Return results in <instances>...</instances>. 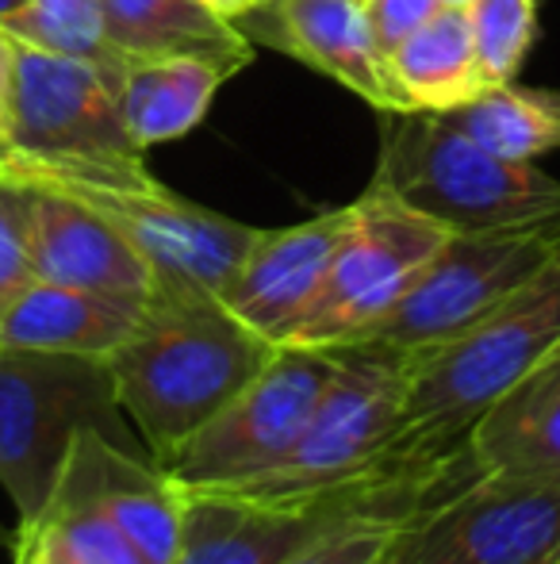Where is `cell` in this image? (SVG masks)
I'll use <instances>...</instances> for the list:
<instances>
[{
  "label": "cell",
  "mask_w": 560,
  "mask_h": 564,
  "mask_svg": "<svg viewBox=\"0 0 560 564\" xmlns=\"http://www.w3.org/2000/svg\"><path fill=\"white\" fill-rule=\"evenodd\" d=\"M407 411V349L388 341H350L334 346V372L315 403L311 419L299 431L277 465L257 480L234 488V496L265 503H327L338 496L388 488L407 476L433 473L472 449L441 460L407 457L404 438Z\"/></svg>",
  "instance_id": "obj_1"
},
{
  "label": "cell",
  "mask_w": 560,
  "mask_h": 564,
  "mask_svg": "<svg viewBox=\"0 0 560 564\" xmlns=\"http://www.w3.org/2000/svg\"><path fill=\"white\" fill-rule=\"evenodd\" d=\"M273 354L277 341L234 319L219 296H154L108 369L128 423L162 460L227 408Z\"/></svg>",
  "instance_id": "obj_2"
},
{
  "label": "cell",
  "mask_w": 560,
  "mask_h": 564,
  "mask_svg": "<svg viewBox=\"0 0 560 564\" xmlns=\"http://www.w3.org/2000/svg\"><path fill=\"white\" fill-rule=\"evenodd\" d=\"M560 346V253L457 338L407 354L404 446L415 460L469 449V434Z\"/></svg>",
  "instance_id": "obj_3"
},
{
  "label": "cell",
  "mask_w": 560,
  "mask_h": 564,
  "mask_svg": "<svg viewBox=\"0 0 560 564\" xmlns=\"http://www.w3.org/2000/svg\"><path fill=\"white\" fill-rule=\"evenodd\" d=\"M0 173L28 185L58 188L120 227L154 269L157 296H223L262 238V227L219 216L165 188L146 162L23 158L4 147Z\"/></svg>",
  "instance_id": "obj_4"
},
{
  "label": "cell",
  "mask_w": 560,
  "mask_h": 564,
  "mask_svg": "<svg viewBox=\"0 0 560 564\" xmlns=\"http://www.w3.org/2000/svg\"><path fill=\"white\" fill-rule=\"evenodd\" d=\"M373 188L453 235L541 224L560 216V181L538 162H507L441 112H381Z\"/></svg>",
  "instance_id": "obj_5"
},
{
  "label": "cell",
  "mask_w": 560,
  "mask_h": 564,
  "mask_svg": "<svg viewBox=\"0 0 560 564\" xmlns=\"http://www.w3.org/2000/svg\"><path fill=\"white\" fill-rule=\"evenodd\" d=\"M81 431L135 446L105 357L0 346V488L15 527L46 511Z\"/></svg>",
  "instance_id": "obj_6"
},
{
  "label": "cell",
  "mask_w": 560,
  "mask_h": 564,
  "mask_svg": "<svg viewBox=\"0 0 560 564\" xmlns=\"http://www.w3.org/2000/svg\"><path fill=\"white\" fill-rule=\"evenodd\" d=\"M476 473L480 465L469 453L453 465L407 476L388 488L304 507L265 503L234 491H185V527L173 564H288L345 522L384 519L404 527Z\"/></svg>",
  "instance_id": "obj_7"
},
{
  "label": "cell",
  "mask_w": 560,
  "mask_h": 564,
  "mask_svg": "<svg viewBox=\"0 0 560 564\" xmlns=\"http://www.w3.org/2000/svg\"><path fill=\"white\" fill-rule=\"evenodd\" d=\"M449 235V227L369 185L353 200V224L288 341L315 349L365 341L419 281Z\"/></svg>",
  "instance_id": "obj_8"
},
{
  "label": "cell",
  "mask_w": 560,
  "mask_h": 564,
  "mask_svg": "<svg viewBox=\"0 0 560 564\" xmlns=\"http://www.w3.org/2000/svg\"><path fill=\"white\" fill-rule=\"evenodd\" d=\"M330 372L334 349L284 341L227 408L157 465L180 491H234L257 480L296 446Z\"/></svg>",
  "instance_id": "obj_9"
},
{
  "label": "cell",
  "mask_w": 560,
  "mask_h": 564,
  "mask_svg": "<svg viewBox=\"0 0 560 564\" xmlns=\"http://www.w3.org/2000/svg\"><path fill=\"white\" fill-rule=\"evenodd\" d=\"M560 253V216L541 224L449 235L446 246L365 341L430 349L457 338L541 273Z\"/></svg>",
  "instance_id": "obj_10"
},
{
  "label": "cell",
  "mask_w": 560,
  "mask_h": 564,
  "mask_svg": "<svg viewBox=\"0 0 560 564\" xmlns=\"http://www.w3.org/2000/svg\"><path fill=\"white\" fill-rule=\"evenodd\" d=\"M560 484L484 473L396 530L381 564H553Z\"/></svg>",
  "instance_id": "obj_11"
},
{
  "label": "cell",
  "mask_w": 560,
  "mask_h": 564,
  "mask_svg": "<svg viewBox=\"0 0 560 564\" xmlns=\"http://www.w3.org/2000/svg\"><path fill=\"white\" fill-rule=\"evenodd\" d=\"M4 142L23 158L142 162L120 112V77L85 58L15 43Z\"/></svg>",
  "instance_id": "obj_12"
},
{
  "label": "cell",
  "mask_w": 560,
  "mask_h": 564,
  "mask_svg": "<svg viewBox=\"0 0 560 564\" xmlns=\"http://www.w3.org/2000/svg\"><path fill=\"white\" fill-rule=\"evenodd\" d=\"M54 496L92 503L146 553L150 564H173L185 527V491L139 446L81 431L69 446Z\"/></svg>",
  "instance_id": "obj_13"
},
{
  "label": "cell",
  "mask_w": 560,
  "mask_h": 564,
  "mask_svg": "<svg viewBox=\"0 0 560 564\" xmlns=\"http://www.w3.org/2000/svg\"><path fill=\"white\" fill-rule=\"evenodd\" d=\"M234 23L250 43H265L304 62L376 112H407L388 62L369 35L361 0H262Z\"/></svg>",
  "instance_id": "obj_14"
},
{
  "label": "cell",
  "mask_w": 560,
  "mask_h": 564,
  "mask_svg": "<svg viewBox=\"0 0 560 564\" xmlns=\"http://www.w3.org/2000/svg\"><path fill=\"white\" fill-rule=\"evenodd\" d=\"M353 224V204L322 212L296 227L262 230L254 250L231 276L219 304L262 338L284 346L299 315L315 300L327 269Z\"/></svg>",
  "instance_id": "obj_15"
},
{
  "label": "cell",
  "mask_w": 560,
  "mask_h": 564,
  "mask_svg": "<svg viewBox=\"0 0 560 564\" xmlns=\"http://www.w3.org/2000/svg\"><path fill=\"white\" fill-rule=\"evenodd\" d=\"M31 265L39 281L74 284L150 304L157 296L154 269L100 212L58 188L31 185Z\"/></svg>",
  "instance_id": "obj_16"
},
{
  "label": "cell",
  "mask_w": 560,
  "mask_h": 564,
  "mask_svg": "<svg viewBox=\"0 0 560 564\" xmlns=\"http://www.w3.org/2000/svg\"><path fill=\"white\" fill-rule=\"evenodd\" d=\"M146 304L74 284L31 281L0 315V346L43 354L112 357L142 323Z\"/></svg>",
  "instance_id": "obj_17"
},
{
  "label": "cell",
  "mask_w": 560,
  "mask_h": 564,
  "mask_svg": "<svg viewBox=\"0 0 560 564\" xmlns=\"http://www.w3.org/2000/svg\"><path fill=\"white\" fill-rule=\"evenodd\" d=\"M469 449L484 473L560 484V346L472 426Z\"/></svg>",
  "instance_id": "obj_18"
},
{
  "label": "cell",
  "mask_w": 560,
  "mask_h": 564,
  "mask_svg": "<svg viewBox=\"0 0 560 564\" xmlns=\"http://www.w3.org/2000/svg\"><path fill=\"white\" fill-rule=\"evenodd\" d=\"M108 39L123 58H169L193 54L231 66L254 62V43L234 20L204 0H105Z\"/></svg>",
  "instance_id": "obj_19"
},
{
  "label": "cell",
  "mask_w": 560,
  "mask_h": 564,
  "mask_svg": "<svg viewBox=\"0 0 560 564\" xmlns=\"http://www.w3.org/2000/svg\"><path fill=\"white\" fill-rule=\"evenodd\" d=\"M234 77L231 66L193 54L169 58H128L120 82V112L139 150L193 134L211 100Z\"/></svg>",
  "instance_id": "obj_20"
},
{
  "label": "cell",
  "mask_w": 560,
  "mask_h": 564,
  "mask_svg": "<svg viewBox=\"0 0 560 564\" xmlns=\"http://www.w3.org/2000/svg\"><path fill=\"white\" fill-rule=\"evenodd\" d=\"M388 74L407 112H453L487 89L480 77L472 20L464 8H438L411 39L396 46Z\"/></svg>",
  "instance_id": "obj_21"
},
{
  "label": "cell",
  "mask_w": 560,
  "mask_h": 564,
  "mask_svg": "<svg viewBox=\"0 0 560 564\" xmlns=\"http://www.w3.org/2000/svg\"><path fill=\"white\" fill-rule=\"evenodd\" d=\"M441 116L507 162H538L560 150V89L507 82Z\"/></svg>",
  "instance_id": "obj_22"
},
{
  "label": "cell",
  "mask_w": 560,
  "mask_h": 564,
  "mask_svg": "<svg viewBox=\"0 0 560 564\" xmlns=\"http://www.w3.org/2000/svg\"><path fill=\"white\" fill-rule=\"evenodd\" d=\"M12 564H150L146 553L100 507L54 496L12 534Z\"/></svg>",
  "instance_id": "obj_23"
},
{
  "label": "cell",
  "mask_w": 560,
  "mask_h": 564,
  "mask_svg": "<svg viewBox=\"0 0 560 564\" xmlns=\"http://www.w3.org/2000/svg\"><path fill=\"white\" fill-rule=\"evenodd\" d=\"M0 28L15 43L66 54V58H85L123 82L128 58L108 39L105 0H23L12 15L0 20Z\"/></svg>",
  "instance_id": "obj_24"
},
{
  "label": "cell",
  "mask_w": 560,
  "mask_h": 564,
  "mask_svg": "<svg viewBox=\"0 0 560 564\" xmlns=\"http://www.w3.org/2000/svg\"><path fill=\"white\" fill-rule=\"evenodd\" d=\"M469 20L484 85L495 89L515 82L538 43V0H476Z\"/></svg>",
  "instance_id": "obj_25"
},
{
  "label": "cell",
  "mask_w": 560,
  "mask_h": 564,
  "mask_svg": "<svg viewBox=\"0 0 560 564\" xmlns=\"http://www.w3.org/2000/svg\"><path fill=\"white\" fill-rule=\"evenodd\" d=\"M31 281V185L0 173V315Z\"/></svg>",
  "instance_id": "obj_26"
},
{
  "label": "cell",
  "mask_w": 560,
  "mask_h": 564,
  "mask_svg": "<svg viewBox=\"0 0 560 564\" xmlns=\"http://www.w3.org/2000/svg\"><path fill=\"white\" fill-rule=\"evenodd\" d=\"M399 522L384 519H358L345 527L322 534L311 550H304L288 564H376L388 550V542L396 538Z\"/></svg>",
  "instance_id": "obj_27"
},
{
  "label": "cell",
  "mask_w": 560,
  "mask_h": 564,
  "mask_svg": "<svg viewBox=\"0 0 560 564\" xmlns=\"http://www.w3.org/2000/svg\"><path fill=\"white\" fill-rule=\"evenodd\" d=\"M438 8H441L438 0H361L369 35H373L376 51L384 54V62H388L392 54H396V46L404 43V39H411Z\"/></svg>",
  "instance_id": "obj_28"
},
{
  "label": "cell",
  "mask_w": 560,
  "mask_h": 564,
  "mask_svg": "<svg viewBox=\"0 0 560 564\" xmlns=\"http://www.w3.org/2000/svg\"><path fill=\"white\" fill-rule=\"evenodd\" d=\"M12 66H15V39L0 28V131L8 123V89H12Z\"/></svg>",
  "instance_id": "obj_29"
},
{
  "label": "cell",
  "mask_w": 560,
  "mask_h": 564,
  "mask_svg": "<svg viewBox=\"0 0 560 564\" xmlns=\"http://www.w3.org/2000/svg\"><path fill=\"white\" fill-rule=\"evenodd\" d=\"M204 4H211L216 12H223L227 20H242L246 12H254L262 0H204Z\"/></svg>",
  "instance_id": "obj_30"
},
{
  "label": "cell",
  "mask_w": 560,
  "mask_h": 564,
  "mask_svg": "<svg viewBox=\"0 0 560 564\" xmlns=\"http://www.w3.org/2000/svg\"><path fill=\"white\" fill-rule=\"evenodd\" d=\"M20 4H23V0H0V20H4V15H12Z\"/></svg>",
  "instance_id": "obj_31"
},
{
  "label": "cell",
  "mask_w": 560,
  "mask_h": 564,
  "mask_svg": "<svg viewBox=\"0 0 560 564\" xmlns=\"http://www.w3.org/2000/svg\"><path fill=\"white\" fill-rule=\"evenodd\" d=\"M441 8H464V12H469L472 4H476V0H438Z\"/></svg>",
  "instance_id": "obj_32"
},
{
  "label": "cell",
  "mask_w": 560,
  "mask_h": 564,
  "mask_svg": "<svg viewBox=\"0 0 560 564\" xmlns=\"http://www.w3.org/2000/svg\"><path fill=\"white\" fill-rule=\"evenodd\" d=\"M4 147L8 142H4V131H0V162H4Z\"/></svg>",
  "instance_id": "obj_33"
},
{
  "label": "cell",
  "mask_w": 560,
  "mask_h": 564,
  "mask_svg": "<svg viewBox=\"0 0 560 564\" xmlns=\"http://www.w3.org/2000/svg\"><path fill=\"white\" fill-rule=\"evenodd\" d=\"M553 564H560V553H557V557H553Z\"/></svg>",
  "instance_id": "obj_34"
},
{
  "label": "cell",
  "mask_w": 560,
  "mask_h": 564,
  "mask_svg": "<svg viewBox=\"0 0 560 564\" xmlns=\"http://www.w3.org/2000/svg\"><path fill=\"white\" fill-rule=\"evenodd\" d=\"M0 542H4V530H0Z\"/></svg>",
  "instance_id": "obj_35"
},
{
  "label": "cell",
  "mask_w": 560,
  "mask_h": 564,
  "mask_svg": "<svg viewBox=\"0 0 560 564\" xmlns=\"http://www.w3.org/2000/svg\"><path fill=\"white\" fill-rule=\"evenodd\" d=\"M376 564H381V561H376Z\"/></svg>",
  "instance_id": "obj_36"
}]
</instances>
